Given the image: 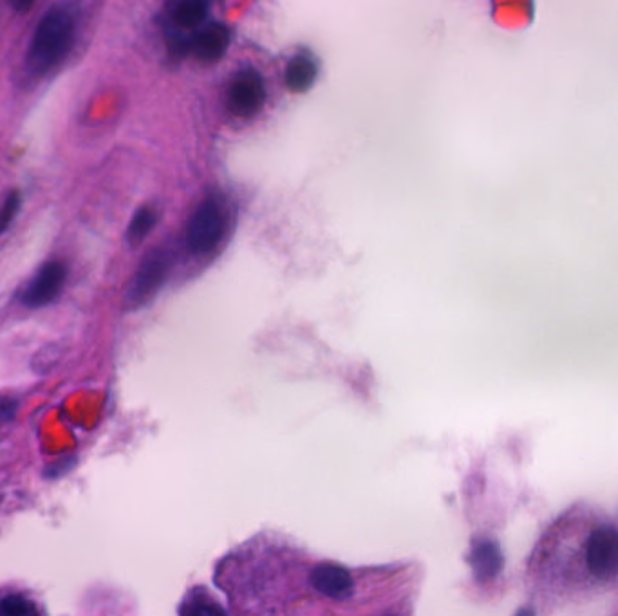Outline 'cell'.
Segmentation results:
<instances>
[{"label": "cell", "instance_id": "8fae6325", "mask_svg": "<svg viewBox=\"0 0 618 616\" xmlns=\"http://www.w3.org/2000/svg\"><path fill=\"white\" fill-rule=\"evenodd\" d=\"M470 562H472V568L481 580L496 577L501 570V564H503L499 548L494 542L490 541L479 542L474 546L472 555H470Z\"/></svg>", "mask_w": 618, "mask_h": 616}, {"label": "cell", "instance_id": "5b68a950", "mask_svg": "<svg viewBox=\"0 0 618 616\" xmlns=\"http://www.w3.org/2000/svg\"><path fill=\"white\" fill-rule=\"evenodd\" d=\"M264 100H266V85L263 75L257 69L244 67L232 76L226 93V103L235 116L252 118L261 111Z\"/></svg>", "mask_w": 618, "mask_h": 616}, {"label": "cell", "instance_id": "3957f363", "mask_svg": "<svg viewBox=\"0 0 618 616\" xmlns=\"http://www.w3.org/2000/svg\"><path fill=\"white\" fill-rule=\"evenodd\" d=\"M584 566L593 580L608 582L618 575V532L613 526H597L584 546Z\"/></svg>", "mask_w": 618, "mask_h": 616}, {"label": "cell", "instance_id": "4fadbf2b", "mask_svg": "<svg viewBox=\"0 0 618 616\" xmlns=\"http://www.w3.org/2000/svg\"><path fill=\"white\" fill-rule=\"evenodd\" d=\"M0 615L6 616H28L37 615V609L33 602L20 595H11L0 602Z\"/></svg>", "mask_w": 618, "mask_h": 616}, {"label": "cell", "instance_id": "9a60e30c", "mask_svg": "<svg viewBox=\"0 0 618 616\" xmlns=\"http://www.w3.org/2000/svg\"><path fill=\"white\" fill-rule=\"evenodd\" d=\"M15 412V402L10 398H0V420H8Z\"/></svg>", "mask_w": 618, "mask_h": 616}, {"label": "cell", "instance_id": "2e32d148", "mask_svg": "<svg viewBox=\"0 0 618 616\" xmlns=\"http://www.w3.org/2000/svg\"><path fill=\"white\" fill-rule=\"evenodd\" d=\"M8 2H10L13 10H17L22 13V11L31 10V6H33L37 0H8Z\"/></svg>", "mask_w": 618, "mask_h": 616}, {"label": "cell", "instance_id": "7a4b0ae2", "mask_svg": "<svg viewBox=\"0 0 618 616\" xmlns=\"http://www.w3.org/2000/svg\"><path fill=\"white\" fill-rule=\"evenodd\" d=\"M226 230L225 206L216 197H206L190 215L187 224V248L194 255L214 252Z\"/></svg>", "mask_w": 618, "mask_h": 616}, {"label": "cell", "instance_id": "6da1fadb", "mask_svg": "<svg viewBox=\"0 0 618 616\" xmlns=\"http://www.w3.org/2000/svg\"><path fill=\"white\" fill-rule=\"evenodd\" d=\"M75 38V17L67 8H53L38 22L29 42L28 69L44 75L66 58Z\"/></svg>", "mask_w": 618, "mask_h": 616}, {"label": "cell", "instance_id": "30bf717a", "mask_svg": "<svg viewBox=\"0 0 618 616\" xmlns=\"http://www.w3.org/2000/svg\"><path fill=\"white\" fill-rule=\"evenodd\" d=\"M317 62L308 53L293 56L286 67V85L291 93H306L317 80Z\"/></svg>", "mask_w": 618, "mask_h": 616}, {"label": "cell", "instance_id": "9c48e42d", "mask_svg": "<svg viewBox=\"0 0 618 616\" xmlns=\"http://www.w3.org/2000/svg\"><path fill=\"white\" fill-rule=\"evenodd\" d=\"M210 0H172L170 19L179 31H192L205 24Z\"/></svg>", "mask_w": 618, "mask_h": 616}, {"label": "cell", "instance_id": "ba28073f", "mask_svg": "<svg viewBox=\"0 0 618 616\" xmlns=\"http://www.w3.org/2000/svg\"><path fill=\"white\" fill-rule=\"evenodd\" d=\"M230 46V31L225 24L212 22L197 33L192 40V53L199 62L214 64L221 56H225Z\"/></svg>", "mask_w": 618, "mask_h": 616}, {"label": "cell", "instance_id": "5bb4252c", "mask_svg": "<svg viewBox=\"0 0 618 616\" xmlns=\"http://www.w3.org/2000/svg\"><path fill=\"white\" fill-rule=\"evenodd\" d=\"M20 196L17 192H11L6 201L0 206V234L6 232L13 223V219L19 214Z\"/></svg>", "mask_w": 618, "mask_h": 616}, {"label": "cell", "instance_id": "8992f818", "mask_svg": "<svg viewBox=\"0 0 618 616\" xmlns=\"http://www.w3.org/2000/svg\"><path fill=\"white\" fill-rule=\"evenodd\" d=\"M67 270L62 262H47L22 293V302L29 308H42L57 299L66 284Z\"/></svg>", "mask_w": 618, "mask_h": 616}, {"label": "cell", "instance_id": "52a82bcc", "mask_svg": "<svg viewBox=\"0 0 618 616\" xmlns=\"http://www.w3.org/2000/svg\"><path fill=\"white\" fill-rule=\"evenodd\" d=\"M309 584L322 597L331 600H346L353 595L355 589L353 575L349 570L331 562H322L315 566L309 573Z\"/></svg>", "mask_w": 618, "mask_h": 616}, {"label": "cell", "instance_id": "277c9868", "mask_svg": "<svg viewBox=\"0 0 618 616\" xmlns=\"http://www.w3.org/2000/svg\"><path fill=\"white\" fill-rule=\"evenodd\" d=\"M170 270V253L156 248L147 253L127 291V308L136 309L147 304L160 290Z\"/></svg>", "mask_w": 618, "mask_h": 616}, {"label": "cell", "instance_id": "7c38bea8", "mask_svg": "<svg viewBox=\"0 0 618 616\" xmlns=\"http://www.w3.org/2000/svg\"><path fill=\"white\" fill-rule=\"evenodd\" d=\"M158 223V214L154 208H141L138 210L134 217H132L131 224H129V230H127V239L132 246L140 244L147 235L152 232V228Z\"/></svg>", "mask_w": 618, "mask_h": 616}]
</instances>
